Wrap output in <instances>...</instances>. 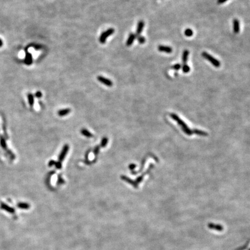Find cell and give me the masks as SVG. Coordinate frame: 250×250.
<instances>
[{
  "label": "cell",
  "mask_w": 250,
  "mask_h": 250,
  "mask_svg": "<svg viewBox=\"0 0 250 250\" xmlns=\"http://www.w3.org/2000/svg\"><path fill=\"white\" fill-rule=\"evenodd\" d=\"M202 55L203 57H204V59H205L207 60H208V61L210 62L215 67L218 68V67H220V66H221L220 61H219L218 60H217V59H215V57H214L213 56H212L211 55V54H208V53H207V52H203V53H202Z\"/></svg>",
  "instance_id": "obj_1"
},
{
  "label": "cell",
  "mask_w": 250,
  "mask_h": 250,
  "mask_svg": "<svg viewBox=\"0 0 250 250\" xmlns=\"http://www.w3.org/2000/svg\"><path fill=\"white\" fill-rule=\"evenodd\" d=\"M114 31L115 30L113 28H109L108 30L104 31L100 35V38H99V41H100V42L102 44L105 43L107 38L109 36L113 34L114 33Z\"/></svg>",
  "instance_id": "obj_2"
},
{
  "label": "cell",
  "mask_w": 250,
  "mask_h": 250,
  "mask_svg": "<svg viewBox=\"0 0 250 250\" xmlns=\"http://www.w3.org/2000/svg\"><path fill=\"white\" fill-rule=\"evenodd\" d=\"M97 79L99 82H101V83H103V84H104V85L107 86H108V87L113 86V82H112L111 80L108 79V78L104 77L103 76H98Z\"/></svg>",
  "instance_id": "obj_3"
},
{
  "label": "cell",
  "mask_w": 250,
  "mask_h": 250,
  "mask_svg": "<svg viewBox=\"0 0 250 250\" xmlns=\"http://www.w3.org/2000/svg\"><path fill=\"white\" fill-rule=\"evenodd\" d=\"M68 149H69V147L67 144L65 145L64 146L63 148V149L60 153V154L59 156V161H60V162H61V161L64 159V158L66 157L68 151Z\"/></svg>",
  "instance_id": "obj_4"
},
{
  "label": "cell",
  "mask_w": 250,
  "mask_h": 250,
  "mask_svg": "<svg viewBox=\"0 0 250 250\" xmlns=\"http://www.w3.org/2000/svg\"><path fill=\"white\" fill-rule=\"evenodd\" d=\"M137 35L135 34L130 33L129 35L128 38H127V41H126V46H131L132 44L133 43L134 40L137 38Z\"/></svg>",
  "instance_id": "obj_5"
},
{
  "label": "cell",
  "mask_w": 250,
  "mask_h": 250,
  "mask_svg": "<svg viewBox=\"0 0 250 250\" xmlns=\"http://www.w3.org/2000/svg\"><path fill=\"white\" fill-rule=\"evenodd\" d=\"M158 50L160 52H165L166 53H171L173 52V49L171 47L165 45H159L158 46Z\"/></svg>",
  "instance_id": "obj_6"
},
{
  "label": "cell",
  "mask_w": 250,
  "mask_h": 250,
  "mask_svg": "<svg viewBox=\"0 0 250 250\" xmlns=\"http://www.w3.org/2000/svg\"><path fill=\"white\" fill-rule=\"evenodd\" d=\"M145 26V23L144 21L142 20H140L138 22L137 26V29H136V34L137 35H140L141 33H142V31L143 30V28Z\"/></svg>",
  "instance_id": "obj_7"
},
{
  "label": "cell",
  "mask_w": 250,
  "mask_h": 250,
  "mask_svg": "<svg viewBox=\"0 0 250 250\" xmlns=\"http://www.w3.org/2000/svg\"><path fill=\"white\" fill-rule=\"evenodd\" d=\"M208 227L210 229H213V230H217L219 232H221L223 230V228L222 226H221V225H219V224H215V223H210L208 224Z\"/></svg>",
  "instance_id": "obj_8"
},
{
  "label": "cell",
  "mask_w": 250,
  "mask_h": 250,
  "mask_svg": "<svg viewBox=\"0 0 250 250\" xmlns=\"http://www.w3.org/2000/svg\"><path fill=\"white\" fill-rule=\"evenodd\" d=\"M233 31L235 34L239 33L240 31V23L239 21L237 19L233 20Z\"/></svg>",
  "instance_id": "obj_9"
},
{
  "label": "cell",
  "mask_w": 250,
  "mask_h": 250,
  "mask_svg": "<svg viewBox=\"0 0 250 250\" xmlns=\"http://www.w3.org/2000/svg\"><path fill=\"white\" fill-rule=\"evenodd\" d=\"M24 63L27 65V66H30V65H31L33 63L32 54L30 53H27L26 54L25 59H24Z\"/></svg>",
  "instance_id": "obj_10"
},
{
  "label": "cell",
  "mask_w": 250,
  "mask_h": 250,
  "mask_svg": "<svg viewBox=\"0 0 250 250\" xmlns=\"http://www.w3.org/2000/svg\"><path fill=\"white\" fill-rule=\"evenodd\" d=\"M121 178H122V179H123V180H124V181H126L127 182H128V183L131 184L132 185H133L134 187L137 188V184L135 182H134V181L132 180L131 179H130L127 177L124 176H122L121 177Z\"/></svg>",
  "instance_id": "obj_11"
},
{
  "label": "cell",
  "mask_w": 250,
  "mask_h": 250,
  "mask_svg": "<svg viewBox=\"0 0 250 250\" xmlns=\"http://www.w3.org/2000/svg\"><path fill=\"white\" fill-rule=\"evenodd\" d=\"M189 53V52L188 50H184L183 52L182 56V63H183L184 64H186V62L188 61V58Z\"/></svg>",
  "instance_id": "obj_12"
},
{
  "label": "cell",
  "mask_w": 250,
  "mask_h": 250,
  "mask_svg": "<svg viewBox=\"0 0 250 250\" xmlns=\"http://www.w3.org/2000/svg\"><path fill=\"white\" fill-rule=\"evenodd\" d=\"M1 207L2 209L7 211L9 212V213H15V210L14 209H13L12 208L10 207L9 206H8V205L4 204V203H1Z\"/></svg>",
  "instance_id": "obj_13"
},
{
  "label": "cell",
  "mask_w": 250,
  "mask_h": 250,
  "mask_svg": "<svg viewBox=\"0 0 250 250\" xmlns=\"http://www.w3.org/2000/svg\"><path fill=\"white\" fill-rule=\"evenodd\" d=\"M70 111H71V109L69 108H65V109H61V110H59L58 112V115L60 116H63L65 115H67V114H68Z\"/></svg>",
  "instance_id": "obj_14"
},
{
  "label": "cell",
  "mask_w": 250,
  "mask_h": 250,
  "mask_svg": "<svg viewBox=\"0 0 250 250\" xmlns=\"http://www.w3.org/2000/svg\"><path fill=\"white\" fill-rule=\"evenodd\" d=\"M27 98L29 105L30 106H33L34 103V95L31 93H28L27 95Z\"/></svg>",
  "instance_id": "obj_15"
},
{
  "label": "cell",
  "mask_w": 250,
  "mask_h": 250,
  "mask_svg": "<svg viewBox=\"0 0 250 250\" xmlns=\"http://www.w3.org/2000/svg\"><path fill=\"white\" fill-rule=\"evenodd\" d=\"M17 207L20 208V209H29V208L30 207V204H28V203H20L17 204Z\"/></svg>",
  "instance_id": "obj_16"
},
{
  "label": "cell",
  "mask_w": 250,
  "mask_h": 250,
  "mask_svg": "<svg viewBox=\"0 0 250 250\" xmlns=\"http://www.w3.org/2000/svg\"><path fill=\"white\" fill-rule=\"evenodd\" d=\"M81 132V133L83 135H84V136L86 137L90 138V137H92L93 136V134L91 133L89 131H88V130L85 129H82L81 130V132Z\"/></svg>",
  "instance_id": "obj_17"
},
{
  "label": "cell",
  "mask_w": 250,
  "mask_h": 250,
  "mask_svg": "<svg viewBox=\"0 0 250 250\" xmlns=\"http://www.w3.org/2000/svg\"><path fill=\"white\" fill-rule=\"evenodd\" d=\"M184 34L188 37H191V36H192L193 34V31L191 29H190V28H187V29L185 30Z\"/></svg>",
  "instance_id": "obj_18"
},
{
  "label": "cell",
  "mask_w": 250,
  "mask_h": 250,
  "mask_svg": "<svg viewBox=\"0 0 250 250\" xmlns=\"http://www.w3.org/2000/svg\"><path fill=\"white\" fill-rule=\"evenodd\" d=\"M0 142H1V145L2 146V148H3L4 149H7V143L5 142V139H3L1 136H0Z\"/></svg>",
  "instance_id": "obj_19"
},
{
  "label": "cell",
  "mask_w": 250,
  "mask_h": 250,
  "mask_svg": "<svg viewBox=\"0 0 250 250\" xmlns=\"http://www.w3.org/2000/svg\"><path fill=\"white\" fill-rule=\"evenodd\" d=\"M137 39L138 40V42H139V43L140 44H143L145 42L146 40L144 36H141V35H138L137 36Z\"/></svg>",
  "instance_id": "obj_20"
},
{
  "label": "cell",
  "mask_w": 250,
  "mask_h": 250,
  "mask_svg": "<svg viewBox=\"0 0 250 250\" xmlns=\"http://www.w3.org/2000/svg\"><path fill=\"white\" fill-rule=\"evenodd\" d=\"M182 71H183L184 73H188L190 71L191 68H190V67L188 66L186 64H184L183 66L182 67Z\"/></svg>",
  "instance_id": "obj_21"
},
{
  "label": "cell",
  "mask_w": 250,
  "mask_h": 250,
  "mask_svg": "<svg viewBox=\"0 0 250 250\" xmlns=\"http://www.w3.org/2000/svg\"><path fill=\"white\" fill-rule=\"evenodd\" d=\"M108 139L107 138H106V137H104L103 139V140H101V146L102 147H105V146L107 145V143H108Z\"/></svg>",
  "instance_id": "obj_22"
},
{
  "label": "cell",
  "mask_w": 250,
  "mask_h": 250,
  "mask_svg": "<svg viewBox=\"0 0 250 250\" xmlns=\"http://www.w3.org/2000/svg\"><path fill=\"white\" fill-rule=\"evenodd\" d=\"M172 68L174 69V70H179V69L181 68V65L180 64H174V66H172Z\"/></svg>",
  "instance_id": "obj_23"
},
{
  "label": "cell",
  "mask_w": 250,
  "mask_h": 250,
  "mask_svg": "<svg viewBox=\"0 0 250 250\" xmlns=\"http://www.w3.org/2000/svg\"><path fill=\"white\" fill-rule=\"evenodd\" d=\"M55 166L57 169H61V166H62L61 162H60V161H57V162H56Z\"/></svg>",
  "instance_id": "obj_24"
},
{
  "label": "cell",
  "mask_w": 250,
  "mask_h": 250,
  "mask_svg": "<svg viewBox=\"0 0 250 250\" xmlns=\"http://www.w3.org/2000/svg\"><path fill=\"white\" fill-rule=\"evenodd\" d=\"M35 96L36 98H41L42 96V93L40 92V91H38V92L35 93Z\"/></svg>",
  "instance_id": "obj_25"
},
{
  "label": "cell",
  "mask_w": 250,
  "mask_h": 250,
  "mask_svg": "<svg viewBox=\"0 0 250 250\" xmlns=\"http://www.w3.org/2000/svg\"><path fill=\"white\" fill-rule=\"evenodd\" d=\"M55 164H56V162H55V161L54 160H51L50 161H49V166L51 167L53 165H55Z\"/></svg>",
  "instance_id": "obj_26"
},
{
  "label": "cell",
  "mask_w": 250,
  "mask_h": 250,
  "mask_svg": "<svg viewBox=\"0 0 250 250\" xmlns=\"http://www.w3.org/2000/svg\"><path fill=\"white\" fill-rule=\"evenodd\" d=\"M135 165L134 164H131V165H129V168L131 169V170H133V169L135 167Z\"/></svg>",
  "instance_id": "obj_27"
},
{
  "label": "cell",
  "mask_w": 250,
  "mask_h": 250,
  "mask_svg": "<svg viewBox=\"0 0 250 250\" xmlns=\"http://www.w3.org/2000/svg\"><path fill=\"white\" fill-rule=\"evenodd\" d=\"M228 0H218V4H222V3H224V2H225L226 1H227Z\"/></svg>",
  "instance_id": "obj_28"
},
{
  "label": "cell",
  "mask_w": 250,
  "mask_h": 250,
  "mask_svg": "<svg viewBox=\"0 0 250 250\" xmlns=\"http://www.w3.org/2000/svg\"><path fill=\"white\" fill-rule=\"evenodd\" d=\"M98 151H99V148H98V147H96V148H95V151H94V152H95V154H97L98 152Z\"/></svg>",
  "instance_id": "obj_29"
},
{
  "label": "cell",
  "mask_w": 250,
  "mask_h": 250,
  "mask_svg": "<svg viewBox=\"0 0 250 250\" xmlns=\"http://www.w3.org/2000/svg\"><path fill=\"white\" fill-rule=\"evenodd\" d=\"M2 45H3V41H2V40H1V39L0 38V48H1V47H2Z\"/></svg>",
  "instance_id": "obj_30"
}]
</instances>
